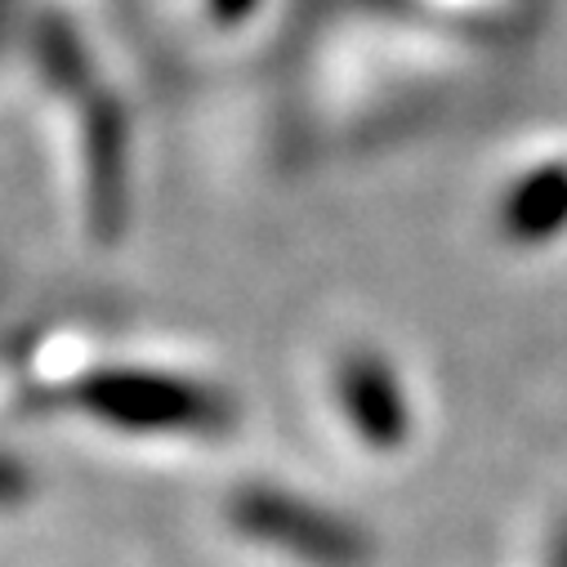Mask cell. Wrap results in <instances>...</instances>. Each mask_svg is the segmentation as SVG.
<instances>
[{
  "instance_id": "6da1fadb",
  "label": "cell",
  "mask_w": 567,
  "mask_h": 567,
  "mask_svg": "<svg viewBox=\"0 0 567 567\" xmlns=\"http://www.w3.org/2000/svg\"><path fill=\"white\" fill-rule=\"evenodd\" d=\"M487 228L514 255H549L567 246V144H527L487 193Z\"/></svg>"
},
{
  "instance_id": "7a4b0ae2",
  "label": "cell",
  "mask_w": 567,
  "mask_h": 567,
  "mask_svg": "<svg viewBox=\"0 0 567 567\" xmlns=\"http://www.w3.org/2000/svg\"><path fill=\"white\" fill-rule=\"evenodd\" d=\"M331 384H336V402L344 411V420H353L371 443H398L406 434V402H402V380L389 367V358L353 349L340 353L331 367Z\"/></svg>"
}]
</instances>
